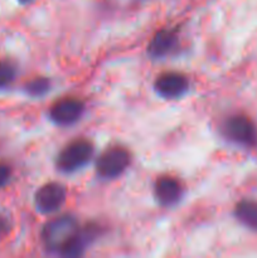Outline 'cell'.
I'll return each instance as SVG.
<instances>
[{
    "mask_svg": "<svg viewBox=\"0 0 257 258\" xmlns=\"http://www.w3.org/2000/svg\"><path fill=\"white\" fill-rule=\"evenodd\" d=\"M100 231L97 224L81 226L77 217L62 214L43 226L40 239L45 251L49 253L76 258L86 253L88 247L98 238Z\"/></svg>",
    "mask_w": 257,
    "mask_h": 258,
    "instance_id": "cell-1",
    "label": "cell"
},
{
    "mask_svg": "<svg viewBox=\"0 0 257 258\" xmlns=\"http://www.w3.org/2000/svg\"><path fill=\"white\" fill-rule=\"evenodd\" d=\"M95 155L92 143L77 139L65 146L55 159V168L63 174H73L87 166Z\"/></svg>",
    "mask_w": 257,
    "mask_h": 258,
    "instance_id": "cell-2",
    "label": "cell"
},
{
    "mask_svg": "<svg viewBox=\"0 0 257 258\" xmlns=\"http://www.w3.org/2000/svg\"><path fill=\"white\" fill-rule=\"evenodd\" d=\"M130 151L122 146H111L106 149L96 160V173L101 179L113 180L125 173L131 165Z\"/></svg>",
    "mask_w": 257,
    "mask_h": 258,
    "instance_id": "cell-3",
    "label": "cell"
},
{
    "mask_svg": "<svg viewBox=\"0 0 257 258\" xmlns=\"http://www.w3.org/2000/svg\"><path fill=\"white\" fill-rule=\"evenodd\" d=\"M226 139L243 148H256L257 127L253 121L244 115H233L227 118L222 126Z\"/></svg>",
    "mask_w": 257,
    "mask_h": 258,
    "instance_id": "cell-4",
    "label": "cell"
},
{
    "mask_svg": "<svg viewBox=\"0 0 257 258\" xmlns=\"http://www.w3.org/2000/svg\"><path fill=\"white\" fill-rule=\"evenodd\" d=\"M67 190L65 185L57 181H49L40 186L34 194V206L39 213L53 214L59 211L66 203Z\"/></svg>",
    "mask_w": 257,
    "mask_h": 258,
    "instance_id": "cell-5",
    "label": "cell"
},
{
    "mask_svg": "<svg viewBox=\"0 0 257 258\" xmlns=\"http://www.w3.org/2000/svg\"><path fill=\"white\" fill-rule=\"evenodd\" d=\"M85 113V103L76 97H65L53 103L49 120L57 126H71L81 120Z\"/></svg>",
    "mask_w": 257,
    "mask_h": 258,
    "instance_id": "cell-6",
    "label": "cell"
},
{
    "mask_svg": "<svg viewBox=\"0 0 257 258\" xmlns=\"http://www.w3.org/2000/svg\"><path fill=\"white\" fill-rule=\"evenodd\" d=\"M154 90L161 98L178 100L189 91V80L179 72L161 73L154 82Z\"/></svg>",
    "mask_w": 257,
    "mask_h": 258,
    "instance_id": "cell-7",
    "label": "cell"
},
{
    "mask_svg": "<svg viewBox=\"0 0 257 258\" xmlns=\"http://www.w3.org/2000/svg\"><path fill=\"white\" fill-rule=\"evenodd\" d=\"M184 188L173 176H160L154 184V197L161 207H174L181 201Z\"/></svg>",
    "mask_w": 257,
    "mask_h": 258,
    "instance_id": "cell-8",
    "label": "cell"
},
{
    "mask_svg": "<svg viewBox=\"0 0 257 258\" xmlns=\"http://www.w3.org/2000/svg\"><path fill=\"white\" fill-rule=\"evenodd\" d=\"M179 35L175 29L158 30L148 44V53L151 58H164L178 48Z\"/></svg>",
    "mask_w": 257,
    "mask_h": 258,
    "instance_id": "cell-9",
    "label": "cell"
},
{
    "mask_svg": "<svg viewBox=\"0 0 257 258\" xmlns=\"http://www.w3.org/2000/svg\"><path fill=\"white\" fill-rule=\"evenodd\" d=\"M234 217L244 227L257 232V202L248 199L238 202L234 207Z\"/></svg>",
    "mask_w": 257,
    "mask_h": 258,
    "instance_id": "cell-10",
    "label": "cell"
},
{
    "mask_svg": "<svg viewBox=\"0 0 257 258\" xmlns=\"http://www.w3.org/2000/svg\"><path fill=\"white\" fill-rule=\"evenodd\" d=\"M52 88V82L47 77H35L24 85V92L33 98H42Z\"/></svg>",
    "mask_w": 257,
    "mask_h": 258,
    "instance_id": "cell-11",
    "label": "cell"
},
{
    "mask_svg": "<svg viewBox=\"0 0 257 258\" xmlns=\"http://www.w3.org/2000/svg\"><path fill=\"white\" fill-rule=\"evenodd\" d=\"M17 66L8 59L0 60V91L9 87L17 78Z\"/></svg>",
    "mask_w": 257,
    "mask_h": 258,
    "instance_id": "cell-12",
    "label": "cell"
},
{
    "mask_svg": "<svg viewBox=\"0 0 257 258\" xmlns=\"http://www.w3.org/2000/svg\"><path fill=\"white\" fill-rule=\"evenodd\" d=\"M13 171L10 168L9 164L7 163H0V189L7 186L9 184L10 179H12Z\"/></svg>",
    "mask_w": 257,
    "mask_h": 258,
    "instance_id": "cell-13",
    "label": "cell"
},
{
    "mask_svg": "<svg viewBox=\"0 0 257 258\" xmlns=\"http://www.w3.org/2000/svg\"><path fill=\"white\" fill-rule=\"evenodd\" d=\"M8 231H9V223H8L7 219L0 217V241L7 236Z\"/></svg>",
    "mask_w": 257,
    "mask_h": 258,
    "instance_id": "cell-14",
    "label": "cell"
},
{
    "mask_svg": "<svg viewBox=\"0 0 257 258\" xmlns=\"http://www.w3.org/2000/svg\"><path fill=\"white\" fill-rule=\"evenodd\" d=\"M18 2H19L20 4H29V3H32L33 0H18Z\"/></svg>",
    "mask_w": 257,
    "mask_h": 258,
    "instance_id": "cell-15",
    "label": "cell"
}]
</instances>
